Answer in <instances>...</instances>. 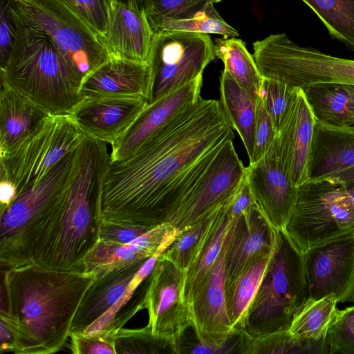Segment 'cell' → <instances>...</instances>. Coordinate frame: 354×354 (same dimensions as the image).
I'll return each instance as SVG.
<instances>
[{
	"mask_svg": "<svg viewBox=\"0 0 354 354\" xmlns=\"http://www.w3.org/2000/svg\"><path fill=\"white\" fill-rule=\"evenodd\" d=\"M103 37L109 20V0H66Z\"/></svg>",
	"mask_w": 354,
	"mask_h": 354,
	"instance_id": "b9f144b4",
	"label": "cell"
},
{
	"mask_svg": "<svg viewBox=\"0 0 354 354\" xmlns=\"http://www.w3.org/2000/svg\"><path fill=\"white\" fill-rule=\"evenodd\" d=\"M297 88L277 80L263 77L258 95L261 96L277 132Z\"/></svg>",
	"mask_w": 354,
	"mask_h": 354,
	"instance_id": "8d00e7d4",
	"label": "cell"
},
{
	"mask_svg": "<svg viewBox=\"0 0 354 354\" xmlns=\"http://www.w3.org/2000/svg\"><path fill=\"white\" fill-rule=\"evenodd\" d=\"M245 178L256 204L268 221L275 229L283 230L299 187L292 183L283 165L277 136L263 156L245 167Z\"/></svg>",
	"mask_w": 354,
	"mask_h": 354,
	"instance_id": "9a60e30c",
	"label": "cell"
},
{
	"mask_svg": "<svg viewBox=\"0 0 354 354\" xmlns=\"http://www.w3.org/2000/svg\"><path fill=\"white\" fill-rule=\"evenodd\" d=\"M354 166V129L315 120L308 166L309 180L326 179Z\"/></svg>",
	"mask_w": 354,
	"mask_h": 354,
	"instance_id": "cb8c5ba5",
	"label": "cell"
},
{
	"mask_svg": "<svg viewBox=\"0 0 354 354\" xmlns=\"http://www.w3.org/2000/svg\"><path fill=\"white\" fill-rule=\"evenodd\" d=\"M233 140L231 138L222 145L203 178L167 221L179 233L230 201L240 189L245 167Z\"/></svg>",
	"mask_w": 354,
	"mask_h": 354,
	"instance_id": "7c38bea8",
	"label": "cell"
},
{
	"mask_svg": "<svg viewBox=\"0 0 354 354\" xmlns=\"http://www.w3.org/2000/svg\"><path fill=\"white\" fill-rule=\"evenodd\" d=\"M84 136L70 114H50L21 143L0 155V181L12 183L17 195L39 182Z\"/></svg>",
	"mask_w": 354,
	"mask_h": 354,
	"instance_id": "30bf717a",
	"label": "cell"
},
{
	"mask_svg": "<svg viewBox=\"0 0 354 354\" xmlns=\"http://www.w3.org/2000/svg\"><path fill=\"white\" fill-rule=\"evenodd\" d=\"M151 70L149 64L110 59L82 81V99L136 97L151 100Z\"/></svg>",
	"mask_w": 354,
	"mask_h": 354,
	"instance_id": "7402d4cb",
	"label": "cell"
},
{
	"mask_svg": "<svg viewBox=\"0 0 354 354\" xmlns=\"http://www.w3.org/2000/svg\"><path fill=\"white\" fill-rule=\"evenodd\" d=\"M75 151L58 161L33 186L0 207L1 270L32 263V250L39 233L63 195L69 181Z\"/></svg>",
	"mask_w": 354,
	"mask_h": 354,
	"instance_id": "8992f818",
	"label": "cell"
},
{
	"mask_svg": "<svg viewBox=\"0 0 354 354\" xmlns=\"http://www.w3.org/2000/svg\"><path fill=\"white\" fill-rule=\"evenodd\" d=\"M109 162L107 144L85 136L75 149L68 185L34 243L32 263L84 272L83 261L99 241L100 195Z\"/></svg>",
	"mask_w": 354,
	"mask_h": 354,
	"instance_id": "3957f363",
	"label": "cell"
},
{
	"mask_svg": "<svg viewBox=\"0 0 354 354\" xmlns=\"http://www.w3.org/2000/svg\"><path fill=\"white\" fill-rule=\"evenodd\" d=\"M230 201L221 209L205 245L196 261L186 272L183 295L188 312L192 302L208 279L219 255L231 222V217L227 212Z\"/></svg>",
	"mask_w": 354,
	"mask_h": 354,
	"instance_id": "4316f807",
	"label": "cell"
},
{
	"mask_svg": "<svg viewBox=\"0 0 354 354\" xmlns=\"http://www.w3.org/2000/svg\"><path fill=\"white\" fill-rule=\"evenodd\" d=\"M95 278L93 272L57 270L35 263L1 270L0 319L15 333L13 353L59 351Z\"/></svg>",
	"mask_w": 354,
	"mask_h": 354,
	"instance_id": "7a4b0ae2",
	"label": "cell"
},
{
	"mask_svg": "<svg viewBox=\"0 0 354 354\" xmlns=\"http://www.w3.org/2000/svg\"><path fill=\"white\" fill-rule=\"evenodd\" d=\"M50 115L37 103L1 82L0 155L21 143Z\"/></svg>",
	"mask_w": 354,
	"mask_h": 354,
	"instance_id": "d4e9b609",
	"label": "cell"
},
{
	"mask_svg": "<svg viewBox=\"0 0 354 354\" xmlns=\"http://www.w3.org/2000/svg\"><path fill=\"white\" fill-rule=\"evenodd\" d=\"M241 354H328L326 339L315 341L296 337L288 330L250 337L241 333Z\"/></svg>",
	"mask_w": 354,
	"mask_h": 354,
	"instance_id": "f546056e",
	"label": "cell"
},
{
	"mask_svg": "<svg viewBox=\"0 0 354 354\" xmlns=\"http://www.w3.org/2000/svg\"><path fill=\"white\" fill-rule=\"evenodd\" d=\"M272 254L254 260L226 292L230 325L239 333L242 332L245 315L259 290Z\"/></svg>",
	"mask_w": 354,
	"mask_h": 354,
	"instance_id": "4dcf8cb0",
	"label": "cell"
},
{
	"mask_svg": "<svg viewBox=\"0 0 354 354\" xmlns=\"http://www.w3.org/2000/svg\"><path fill=\"white\" fill-rule=\"evenodd\" d=\"M234 138L220 102L200 97L174 115L131 156L111 162L100 201L102 221L151 230L167 223Z\"/></svg>",
	"mask_w": 354,
	"mask_h": 354,
	"instance_id": "6da1fadb",
	"label": "cell"
},
{
	"mask_svg": "<svg viewBox=\"0 0 354 354\" xmlns=\"http://www.w3.org/2000/svg\"><path fill=\"white\" fill-rule=\"evenodd\" d=\"M303 254L308 299L333 295L337 302L354 301V230L314 246Z\"/></svg>",
	"mask_w": 354,
	"mask_h": 354,
	"instance_id": "5bb4252c",
	"label": "cell"
},
{
	"mask_svg": "<svg viewBox=\"0 0 354 354\" xmlns=\"http://www.w3.org/2000/svg\"><path fill=\"white\" fill-rule=\"evenodd\" d=\"M207 0H146L145 11L152 28L165 19L187 15Z\"/></svg>",
	"mask_w": 354,
	"mask_h": 354,
	"instance_id": "f35d334b",
	"label": "cell"
},
{
	"mask_svg": "<svg viewBox=\"0 0 354 354\" xmlns=\"http://www.w3.org/2000/svg\"><path fill=\"white\" fill-rule=\"evenodd\" d=\"M27 26L48 35L83 80L110 59L100 35L66 0H9Z\"/></svg>",
	"mask_w": 354,
	"mask_h": 354,
	"instance_id": "52a82bcc",
	"label": "cell"
},
{
	"mask_svg": "<svg viewBox=\"0 0 354 354\" xmlns=\"http://www.w3.org/2000/svg\"><path fill=\"white\" fill-rule=\"evenodd\" d=\"M10 10L17 36L12 52L0 66L1 82L50 114H68L82 100V77L48 35L27 26Z\"/></svg>",
	"mask_w": 354,
	"mask_h": 354,
	"instance_id": "277c9868",
	"label": "cell"
},
{
	"mask_svg": "<svg viewBox=\"0 0 354 354\" xmlns=\"http://www.w3.org/2000/svg\"><path fill=\"white\" fill-rule=\"evenodd\" d=\"M70 337L75 354H116L113 334L72 333Z\"/></svg>",
	"mask_w": 354,
	"mask_h": 354,
	"instance_id": "60d3db41",
	"label": "cell"
},
{
	"mask_svg": "<svg viewBox=\"0 0 354 354\" xmlns=\"http://www.w3.org/2000/svg\"><path fill=\"white\" fill-rule=\"evenodd\" d=\"M341 85L350 96V128L354 129V85Z\"/></svg>",
	"mask_w": 354,
	"mask_h": 354,
	"instance_id": "681fc988",
	"label": "cell"
},
{
	"mask_svg": "<svg viewBox=\"0 0 354 354\" xmlns=\"http://www.w3.org/2000/svg\"><path fill=\"white\" fill-rule=\"evenodd\" d=\"M153 36L145 10L109 1L102 41L111 59L148 64Z\"/></svg>",
	"mask_w": 354,
	"mask_h": 354,
	"instance_id": "44dd1931",
	"label": "cell"
},
{
	"mask_svg": "<svg viewBox=\"0 0 354 354\" xmlns=\"http://www.w3.org/2000/svg\"><path fill=\"white\" fill-rule=\"evenodd\" d=\"M321 19L329 34L354 51V0H301Z\"/></svg>",
	"mask_w": 354,
	"mask_h": 354,
	"instance_id": "e575fe53",
	"label": "cell"
},
{
	"mask_svg": "<svg viewBox=\"0 0 354 354\" xmlns=\"http://www.w3.org/2000/svg\"><path fill=\"white\" fill-rule=\"evenodd\" d=\"M151 28L153 32L159 30H177L218 34L226 38L239 36L238 31L222 19L214 3L209 0L181 17L162 19Z\"/></svg>",
	"mask_w": 354,
	"mask_h": 354,
	"instance_id": "836d02e7",
	"label": "cell"
},
{
	"mask_svg": "<svg viewBox=\"0 0 354 354\" xmlns=\"http://www.w3.org/2000/svg\"><path fill=\"white\" fill-rule=\"evenodd\" d=\"M215 57L208 34L154 32L148 60L152 78L149 103L202 75Z\"/></svg>",
	"mask_w": 354,
	"mask_h": 354,
	"instance_id": "8fae6325",
	"label": "cell"
},
{
	"mask_svg": "<svg viewBox=\"0 0 354 354\" xmlns=\"http://www.w3.org/2000/svg\"><path fill=\"white\" fill-rule=\"evenodd\" d=\"M220 104L232 129L239 133L249 158L254 142L257 95L242 87L223 69L220 77Z\"/></svg>",
	"mask_w": 354,
	"mask_h": 354,
	"instance_id": "484cf974",
	"label": "cell"
},
{
	"mask_svg": "<svg viewBox=\"0 0 354 354\" xmlns=\"http://www.w3.org/2000/svg\"><path fill=\"white\" fill-rule=\"evenodd\" d=\"M277 234L278 230L268 221L256 203L239 218H232L225 254L226 292L254 260L273 253Z\"/></svg>",
	"mask_w": 354,
	"mask_h": 354,
	"instance_id": "ac0fdd59",
	"label": "cell"
},
{
	"mask_svg": "<svg viewBox=\"0 0 354 354\" xmlns=\"http://www.w3.org/2000/svg\"><path fill=\"white\" fill-rule=\"evenodd\" d=\"M308 296L304 254L283 230H278L274 251L241 333L257 337L288 330Z\"/></svg>",
	"mask_w": 354,
	"mask_h": 354,
	"instance_id": "5b68a950",
	"label": "cell"
},
{
	"mask_svg": "<svg viewBox=\"0 0 354 354\" xmlns=\"http://www.w3.org/2000/svg\"><path fill=\"white\" fill-rule=\"evenodd\" d=\"M326 339L328 354H354V306L337 310Z\"/></svg>",
	"mask_w": 354,
	"mask_h": 354,
	"instance_id": "74e56055",
	"label": "cell"
},
{
	"mask_svg": "<svg viewBox=\"0 0 354 354\" xmlns=\"http://www.w3.org/2000/svg\"><path fill=\"white\" fill-rule=\"evenodd\" d=\"M177 234L179 232L169 223H164L128 243L99 239L83 261L84 272L100 276L138 260L149 259Z\"/></svg>",
	"mask_w": 354,
	"mask_h": 354,
	"instance_id": "603a6c76",
	"label": "cell"
},
{
	"mask_svg": "<svg viewBox=\"0 0 354 354\" xmlns=\"http://www.w3.org/2000/svg\"><path fill=\"white\" fill-rule=\"evenodd\" d=\"M327 180L347 185L354 182V166L337 172L328 178Z\"/></svg>",
	"mask_w": 354,
	"mask_h": 354,
	"instance_id": "c3c4849f",
	"label": "cell"
},
{
	"mask_svg": "<svg viewBox=\"0 0 354 354\" xmlns=\"http://www.w3.org/2000/svg\"><path fill=\"white\" fill-rule=\"evenodd\" d=\"M348 192L350 194L354 201V182L346 185Z\"/></svg>",
	"mask_w": 354,
	"mask_h": 354,
	"instance_id": "816d5d0a",
	"label": "cell"
},
{
	"mask_svg": "<svg viewBox=\"0 0 354 354\" xmlns=\"http://www.w3.org/2000/svg\"><path fill=\"white\" fill-rule=\"evenodd\" d=\"M333 295L317 300L308 299L293 317L288 331L296 337L319 341L325 339L337 309Z\"/></svg>",
	"mask_w": 354,
	"mask_h": 354,
	"instance_id": "d6a6232c",
	"label": "cell"
},
{
	"mask_svg": "<svg viewBox=\"0 0 354 354\" xmlns=\"http://www.w3.org/2000/svg\"><path fill=\"white\" fill-rule=\"evenodd\" d=\"M223 206L180 232L162 253V256L180 270L187 272L196 261L205 245L215 221Z\"/></svg>",
	"mask_w": 354,
	"mask_h": 354,
	"instance_id": "1f68e13d",
	"label": "cell"
},
{
	"mask_svg": "<svg viewBox=\"0 0 354 354\" xmlns=\"http://www.w3.org/2000/svg\"><path fill=\"white\" fill-rule=\"evenodd\" d=\"M353 230L354 201L346 185L323 179L299 187L283 231L302 254Z\"/></svg>",
	"mask_w": 354,
	"mask_h": 354,
	"instance_id": "9c48e42d",
	"label": "cell"
},
{
	"mask_svg": "<svg viewBox=\"0 0 354 354\" xmlns=\"http://www.w3.org/2000/svg\"><path fill=\"white\" fill-rule=\"evenodd\" d=\"M113 340L116 354H176L173 341L154 335L147 326L137 329L122 327L114 333Z\"/></svg>",
	"mask_w": 354,
	"mask_h": 354,
	"instance_id": "d590c367",
	"label": "cell"
},
{
	"mask_svg": "<svg viewBox=\"0 0 354 354\" xmlns=\"http://www.w3.org/2000/svg\"><path fill=\"white\" fill-rule=\"evenodd\" d=\"M148 104L147 100L136 97L86 98L68 114L84 134L112 146Z\"/></svg>",
	"mask_w": 354,
	"mask_h": 354,
	"instance_id": "e0dca14e",
	"label": "cell"
},
{
	"mask_svg": "<svg viewBox=\"0 0 354 354\" xmlns=\"http://www.w3.org/2000/svg\"><path fill=\"white\" fill-rule=\"evenodd\" d=\"M16 196L17 189L12 183L6 180L0 181V207L8 205Z\"/></svg>",
	"mask_w": 354,
	"mask_h": 354,
	"instance_id": "7dc6e473",
	"label": "cell"
},
{
	"mask_svg": "<svg viewBox=\"0 0 354 354\" xmlns=\"http://www.w3.org/2000/svg\"><path fill=\"white\" fill-rule=\"evenodd\" d=\"M120 3L129 8L145 10L146 0H109Z\"/></svg>",
	"mask_w": 354,
	"mask_h": 354,
	"instance_id": "f907efd6",
	"label": "cell"
},
{
	"mask_svg": "<svg viewBox=\"0 0 354 354\" xmlns=\"http://www.w3.org/2000/svg\"><path fill=\"white\" fill-rule=\"evenodd\" d=\"M17 36V27L12 15L9 0H1L0 15V66H3L12 50Z\"/></svg>",
	"mask_w": 354,
	"mask_h": 354,
	"instance_id": "7bdbcfd3",
	"label": "cell"
},
{
	"mask_svg": "<svg viewBox=\"0 0 354 354\" xmlns=\"http://www.w3.org/2000/svg\"><path fill=\"white\" fill-rule=\"evenodd\" d=\"M147 259L95 276L77 308L70 335L83 333L122 298L127 302L154 268Z\"/></svg>",
	"mask_w": 354,
	"mask_h": 354,
	"instance_id": "2e32d148",
	"label": "cell"
},
{
	"mask_svg": "<svg viewBox=\"0 0 354 354\" xmlns=\"http://www.w3.org/2000/svg\"><path fill=\"white\" fill-rule=\"evenodd\" d=\"M277 135L272 120L265 108L259 95L257 97V111L254 127V142L250 163L260 159L266 152Z\"/></svg>",
	"mask_w": 354,
	"mask_h": 354,
	"instance_id": "ab89813d",
	"label": "cell"
},
{
	"mask_svg": "<svg viewBox=\"0 0 354 354\" xmlns=\"http://www.w3.org/2000/svg\"><path fill=\"white\" fill-rule=\"evenodd\" d=\"M209 1H211L213 3H218V2H219V1H221L222 0H209Z\"/></svg>",
	"mask_w": 354,
	"mask_h": 354,
	"instance_id": "f5cc1de1",
	"label": "cell"
},
{
	"mask_svg": "<svg viewBox=\"0 0 354 354\" xmlns=\"http://www.w3.org/2000/svg\"><path fill=\"white\" fill-rule=\"evenodd\" d=\"M253 57L263 77L304 88L319 84L354 85V60L303 47L286 34H271L253 44Z\"/></svg>",
	"mask_w": 354,
	"mask_h": 354,
	"instance_id": "ba28073f",
	"label": "cell"
},
{
	"mask_svg": "<svg viewBox=\"0 0 354 354\" xmlns=\"http://www.w3.org/2000/svg\"><path fill=\"white\" fill-rule=\"evenodd\" d=\"M214 50L215 57L223 62L224 69L242 87L257 96L263 77L253 55L248 52L245 44L235 37L219 38L215 40Z\"/></svg>",
	"mask_w": 354,
	"mask_h": 354,
	"instance_id": "83f0119b",
	"label": "cell"
},
{
	"mask_svg": "<svg viewBox=\"0 0 354 354\" xmlns=\"http://www.w3.org/2000/svg\"><path fill=\"white\" fill-rule=\"evenodd\" d=\"M315 124V118L304 93L298 88L277 136L281 158L292 183L297 187L309 180Z\"/></svg>",
	"mask_w": 354,
	"mask_h": 354,
	"instance_id": "d6986e66",
	"label": "cell"
},
{
	"mask_svg": "<svg viewBox=\"0 0 354 354\" xmlns=\"http://www.w3.org/2000/svg\"><path fill=\"white\" fill-rule=\"evenodd\" d=\"M254 203V196L245 178L238 192L228 204V214L233 219L239 218Z\"/></svg>",
	"mask_w": 354,
	"mask_h": 354,
	"instance_id": "f6af8a7d",
	"label": "cell"
},
{
	"mask_svg": "<svg viewBox=\"0 0 354 354\" xmlns=\"http://www.w3.org/2000/svg\"><path fill=\"white\" fill-rule=\"evenodd\" d=\"M1 353L13 352L16 338L12 328L3 320L0 319Z\"/></svg>",
	"mask_w": 354,
	"mask_h": 354,
	"instance_id": "bcb514c9",
	"label": "cell"
},
{
	"mask_svg": "<svg viewBox=\"0 0 354 354\" xmlns=\"http://www.w3.org/2000/svg\"><path fill=\"white\" fill-rule=\"evenodd\" d=\"M203 75L149 103L130 128L111 146L110 161L131 156L158 129L201 96Z\"/></svg>",
	"mask_w": 354,
	"mask_h": 354,
	"instance_id": "ffe728a7",
	"label": "cell"
},
{
	"mask_svg": "<svg viewBox=\"0 0 354 354\" xmlns=\"http://www.w3.org/2000/svg\"><path fill=\"white\" fill-rule=\"evenodd\" d=\"M301 89L316 120L350 128V96L341 84H319Z\"/></svg>",
	"mask_w": 354,
	"mask_h": 354,
	"instance_id": "f1b7e54d",
	"label": "cell"
},
{
	"mask_svg": "<svg viewBox=\"0 0 354 354\" xmlns=\"http://www.w3.org/2000/svg\"><path fill=\"white\" fill-rule=\"evenodd\" d=\"M149 230L101 220L99 239L118 243H128Z\"/></svg>",
	"mask_w": 354,
	"mask_h": 354,
	"instance_id": "ee69618b",
	"label": "cell"
},
{
	"mask_svg": "<svg viewBox=\"0 0 354 354\" xmlns=\"http://www.w3.org/2000/svg\"><path fill=\"white\" fill-rule=\"evenodd\" d=\"M186 272L161 254L147 278L142 297V307L149 315L147 326L154 335L173 341L176 348L191 326L183 295Z\"/></svg>",
	"mask_w": 354,
	"mask_h": 354,
	"instance_id": "4fadbf2b",
	"label": "cell"
}]
</instances>
